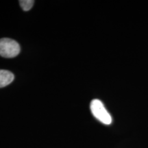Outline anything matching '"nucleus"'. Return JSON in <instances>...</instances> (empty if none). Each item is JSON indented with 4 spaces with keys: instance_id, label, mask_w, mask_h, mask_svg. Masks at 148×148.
<instances>
[{
    "instance_id": "obj_1",
    "label": "nucleus",
    "mask_w": 148,
    "mask_h": 148,
    "mask_svg": "<svg viewBox=\"0 0 148 148\" xmlns=\"http://www.w3.org/2000/svg\"><path fill=\"white\" fill-rule=\"evenodd\" d=\"M19 44L16 40L8 38L0 39V56L6 58H14L20 53Z\"/></svg>"
},
{
    "instance_id": "obj_2",
    "label": "nucleus",
    "mask_w": 148,
    "mask_h": 148,
    "mask_svg": "<svg viewBox=\"0 0 148 148\" xmlns=\"http://www.w3.org/2000/svg\"><path fill=\"white\" fill-rule=\"evenodd\" d=\"M90 108L92 115L103 124L109 125L112 123V117L110 113L100 100L97 99H92L90 102Z\"/></svg>"
},
{
    "instance_id": "obj_3",
    "label": "nucleus",
    "mask_w": 148,
    "mask_h": 148,
    "mask_svg": "<svg viewBox=\"0 0 148 148\" xmlns=\"http://www.w3.org/2000/svg\"><path fill=\"white\" fill-rule=\"evenodd\" d=\"M14 75L12 72L5 69H0V88L5 87L12 82Z\"/></svg>"
},
{
    "instance_id": "obj_4",
    "label": "nucleus",
    "mask_w": 148,
    "mask_h": 148,
    "mask_svg": "<svg viewBox=\"0 0 148 148\" xmlns=\"http://www.w3.org/2000/svg\"><path fill=\"white\" fill-rule=\"evenodd\" d=\"M34 1L33 0H21L19 4L24 11H28L32 8Z\"/></svg>"
}]
</instances>
